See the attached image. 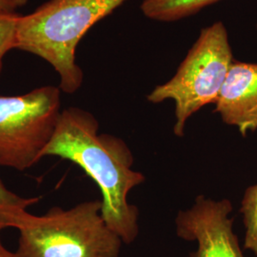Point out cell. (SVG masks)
Listing matches in <instances>:
<instances>
[{
    "mask_svg": "<svg viewBox=\"0 0 257 257\" xmlns=\"http://www.w3.org/2000/svg\"><path fill=\"white\" fill-rule=\"evenodd\" d=\"M127 0H48L33 13L20 16L16 49L37 55L59 76L58 88L74 93L84 74L75 52L91 28Z\"/></svg>",
    "mask_w": 257,
    "mask_h": 257,
    "instance_id": "2",
    "label": "cell"
},
{
    "mask_svg": "<svg viewBox=\"0 0 257 257\" xmlns=\"http://www.w3.org/2000/svg\"><path fill=\"white\" fill-rule=\"evenodd\" d=\"M231 211L228 199L215 201L199 195L191 209L178 212L176 234L197 243L196 251L190 257H244L233 232Z\"/></svg>",
    "mask_w": 257,
    "mask_h": 257,
    "instance_id": "6",
    "label": "cell"
},
{
    "mask_svg": "<svg viewBox=\"0 0 257 257\" xmlns=\"http://www.w3.org/2000/svg\"><path fill=\"white\" fill-rule=\"evenodd\" d=\"M233 60L224 23L218 21L204 28L176 74L168 82L156 86L148 95V101L175 102L174 133L182 138L187 120L216 101Z\"/></svg>",
    "mask_w": 257,
    "mask_h": 257,
    "instance_id": "4",
    "label": "cell"
},
{
    "mask_svg": "<svg viewBox=\"0 0 257 257\" xmlns=\"http://www.w3.org/2000/svg\"><path fill=\"white\" fill-rule=\"evenodd\" d=\"M29 0H0V11L18 13V10L25 7Z\"/></svg>",
    "mask_w": 257,
    "mask_h": 257,
    "instance_id": "12",
    "label": "cell"
},
{
    "mask_svg": "<svg viewBox=\"0 0 257 257\" xmlns=\"http://www.w3.org/2000/svg\"><path fill=\"white\" fill-rule=\"evenodd\" d=\"M240 212L245 227L244 248L257 255V184L245 191Z\"/></svg>",
    "mask_w": 257,
    "mask_h": 257,
    "instance_id": "10",
    "label": "cell"
},
{
    "mask_svg": "<svg viewBox=\"0 0 257 257\" xmlns=\"http://www.w3.org/2000/svg\"><path fill=\"white\" fill-rule=\"evenodd\" d=\"M61 92L48 85L0 95V166L23 172L42 159L62 111Z\"/></svg>",
    "mask_w": 257,
    "mask_h": 257,
    "instance_id": "5",
    "label": "cell"
},
{
    "mask_svg": "<svg viewBox=\"0 0 257 257\" xmlns=\"http://www.w3.org/2000/svg\"><path fill=\"white\" fill-rule=\"evenodd\" d=\"M98 130L99 123L90 111L66 108L42 158L58 156L79 166L101 192L105 223L123 243L131 244L139 233V211L128 202V194L146 178L133 170L134 156L125 141L99 135Z\"/></svg>",
    "mask_w": 257,
    "mask_h": 257,
    "instance_id": "1",
    "label": "cell"
},
{
    "mask_svg": "<svg viewBox=\"0 0 257 257\" xmlns=\"http://www.w3.org/2000/svg\"><path fill=\"white\" fill-rule=\"evenodd\" d=\"M19 13L0 11V77L3 70V60L10 51L16 49Z\"/></svg>",
    "mask_w": 257,
    "mask_h": 257,
    "instance_id": "11",
    "label": "cell"
},
{
    "mask_svg": "<svg viewBox=\"0 0 257 257\" xmlns=\"http://www.w3.org/2000/svg\"><path fill=\"white\" fill-rule=\"evenodd\" d=\"M224 123L238 128L243 138L257 130V64L233 60L215 101Z\"/></svg>",
    "mask_w": 257,
    "mask_h": 257,
    "instance_id": "7",
    "label": "cell"
},
{
    "mask_svg": "<svg viewBox=\"0 0 257 257\" xmlns=\"http://www.w3.org/2000/svg\"><path fill=\"white\" fill-rule=\"evenodd\" d=\"M40 197H21L12 192L0 180V232L8 228L19 229L29 213L28 208Z\"/></svg>",
    "mask_w": 257,
    "mask_h": 257,
    "instance_id": "9",
    "label": "cell"
},
{
    "mask_svg": "<svg viewBox=\"0 0 257 257\" xmlns=\"http://www.w3.org/2000/svg\"><path fill=\"white\" fill-rule=\"evenodd\" d=\"M219 0H144L141 11L148 19L174 22L198 13Z\"/></svg>",
    "mask_w": 257,
    "mask_h": 257,
    "instance_id": "8",
    "label": "cell"
},
{
    "mask_svg": "<svg viewBox=\"0 0 257 257\" xmlns=\"http://www.w3.org/2000/svg\"><path fill=\"white\" fill-rule=\"evenodd\" d=\"M101 211L95 199L69 210L53 207L42 215L29 212L18 229L15 257H119L123 242Z\"/></svg>",
    "mask_w": 257,
    "mask_h": 257,
    "instance_id": "3",
    "label": "cell"
},
{
    "mask_svg": "<svg viewBox=\"0 0 257 257\" xmlns=\"http://www.w3.org/2000/svg\"><path fill=\"white\" fill-rule=\"evenodd\" d=\"M0 257H15L14 252H11L7 248H5L1 242L0 239Z\"/></svg>",
    "mask_w": 257,
    "mask_h": 257,
    "instance_id": "13",
    "label": "cell"
}]
</instances>
